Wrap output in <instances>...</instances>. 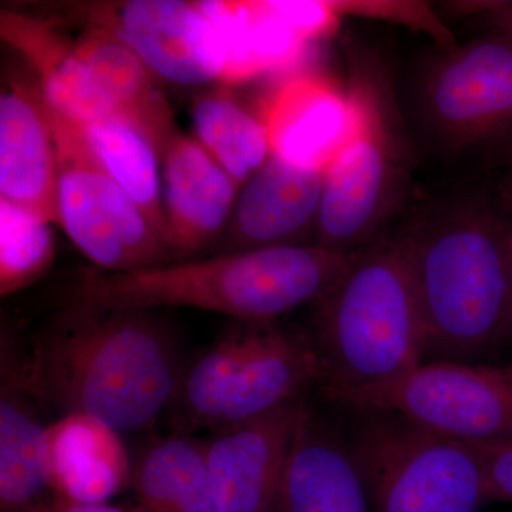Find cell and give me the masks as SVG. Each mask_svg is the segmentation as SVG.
Here are the masks:
<instances>
[{"label": "cell", "instance_id": "cell-8", "mask_svg": "<svg viewBox=\"0 0 512 512\" xmlns=\"http://www.w3.org/2000/svg\"><path fill=\"white\" fill-rule=\"evenodd\" d=\"M330 399L355 412L394 414L460 443L512 440V366L423 362L387 382Z\"/></svg>", "mask_w": 512, "mask_h": 512}, {"label": "cell", "instance_id": "cell-17", "mask_svg": "<svg viewBox=\"0 0 512 512\" xmlns=\"http://www.w3.org/2000/svg\"><path fill=\"white\" fill-rule=\"evenodd\" d=\"M46 458L52 494L80 503H107L133 478L119 431L89 414L47 424Z\"/></svg>", "mask_w": 512, "mask_h": 512}, {"label": "cell", "instance_id": "cell-31", "mask_svg": "<svg viewBox=\"0 0 512 512\" xmlns=\"http://www.w3.org/2000/svg\"><path fill=\"white\" fill-rule=\"evenodd\" d=\"M29 512H128L119 507H113L107 503L92 504L80 503V501L67 500V498L49 495L40 501Z\"/></svg>", "mask_w": 512, "mask_h": 512}, {"label": "cell", "instance_id": "cell-7", "mask_svg": "<svg viewBox=\"0 0 512 512\" xmlns=\"http://www.w3.org/2000/svg\"><path fill=\"white\" fill-rule=\"evenodd\" d=\"M43 103L55 137L60 227L67 237L99 271L130 272L171 264L170 252L104 167L82 127L53 109L45 96Z\"/></svg>", "mask_w": 512, "mask_h": 512}, {"label": "cell", "instance_id": "cell-14", "mask_svg": "<svg viewBox=\"0 0 512 512\" xmlns=\"http://www.w3.org/2000/svg\"><path fill=\"white\" fill-rule=\"evenodd\" d=\"M171 256L197 254L222 238L241 188L194 138L178 131L161 153Z\"/></svg>", "mask_w": 512, "mask_h": 512}, {"label": "cell", "instance_id": "cell-16", "mask_svg": "<svg viewBox=\"0 0 512 512\" xmlns=\"http://www.w3.org/2000/svg\"><path fill=\"white\" fill-rule=\"evenodd\" d=\"M261 120L271 154L325 173L355 123L348 92L322 77L296 74L265 100Z\"/></svg>", "mask_w": 512, "mask_h": 512}, {"label": "cell", "instance_id": "cell-2", "mask_svg": "<svg viewBox=\"0 0 512 512\" xmlns=\"http://www.w3.org/2000/svg\"><path fill=\"white\" fill-rule=\"evenodd\" d=\"M427 330V355H480L507 338L512 319V218L461 195L430 208L396 238Z\"/></svg>", "mask_w": 512, "mask_h": 512}, {"label": "cell", "instance_id": "cell-30", "mask_svg": "<svg viewBox=\"0 0 512 512\" xmlns=\"http://www.w3.org/2000/svg\"><path fill=\"white\" fill-rule=\"evenodd\" d=\"M473 448L484 481V503H512V440L466 443Z\"/></svg>", "mask_w": 512, "mask_h": 512}, {"label": "cell", "instance_id": "cell-18", "mask_svg": "<svg viewBox=\"0 0 512 512\" xmlns=\"http://www.w3.org/2000/svg\"><path fill=\"white\" fill-rule=\"evenodd\" d=\"M0 35L39 74L43 96L62 116L77 124L117 116L55 20L2 9Z\"/></svg>", "mask_w": 512, "mask_h": 512}, {"label": "cell", "instance_id": "cell-4", "mask_svg": "<svg viewBox=\"0 0 512 512\" xmlns=\"http://www.w3.org/2000/svg\"><path fill=\"white\" fill-rule=\"evenodd\" d=\"M323 393L375 386L427 356V330L409 264L397 239L369 247L319 299Z\"/></svg>", "mask_w": 512, "mask_h": 512}, {"label": "cell", "instance_id": "cell-29", "mask_svg": "<svg viewBox=\"0 0 512 512\" xmlns=\"http://www.w3.org/2000/svg\"><path fill=\"white\" fill-rule=\"evenodd\" d=\"M269 6L306 42L328 35L340 19L330 0H269Z\"/></svg>", "mask_w": 512, "mask_h": 512}, {"label": "cell", "instance_id": "cell-23", "mask_svg": "<svg viewBox=\"0 0 512 512\" xmlns=\"http://www.w3.org/2000/svg\"><path fill=\"white\" fill-rule=\"evenodd\" d=\"M133 484L143 512H220L204 441L187 434L151 443L133 468Z\"/></svg>", "mask_w": 512, "mask_h": 512}, {"label": "cell", "instance_id": "cell-27", "mask_svg": "<svg viewBox=\"0 0 512 512\" xmlns=\"http://www.w3.org/2000/svg\"><path fill=\"white\" fill-rule=\"evenodd\" d=\"M55 261L50 224L32 212L0 200V293L35 284Z\"/></svg>", "mask_w": 512, "mask_h": 512}, {"label": "cell", "instance_id": "cell-5", "mask_svg": "<svg viewBox=\"0 0 512 512\" xmlns=\"http://www.w3.org/2000/svg\"><path fill=\"white\" fill-rule=\"evenodd\" d=\"M355 123L323 173L316 245L352 255L370 247L402 198L409 144L382 64L359 55L348 90Z\"/></svg>", "mask_w": 512, "mask_h": 512}, {"label": "cell", "instance_id": "cell-20", "mask_svg": "<svg viewBox=\"0 0 512 512\" xmlns=\"http://www.w3.org/2000/svg\"><path fill=\"white\" fill-rule=\"evenodd\" d=\"M320 380L322 365L315 346L279 330L258 329L218 429L298 402Z\"/></svg>", "mask_w": 512, "mask_h": 512}, {"label": "cell", "instance_id": "cell-15", "mask_svg": "<svg viewBox=\"0 0 512 512\" xmlns=\"http://www.w3.org/2000/svg\"><path fill=\"white\" fill-rule=\"evenodd\" d=\"M272 512H373L348 437L305 404Z\"/></svg>", "mask_w": 512, "mask_h": 512}, {"label": "cell", "instance_id": "cell-3", "mask_svg": "<svg viewBox=\"0 0 512 512\" xmlns=\"http://www.w3.org/2000/svg\"><path fill=\"white\" fill-rule=\"evenodd\" d=\"M353 255L316 244L289 245L130 272L90 269L80 276L66 303L144 311L184 306L268 323L318 302Z\"/></svg>", "mask_w": 512, "mask_h": 512}, {"label": "cell", "instance_id": "cell-25", "mask_svg": "<svg viewBox=\"0 0 512 512\" xmlns=\"http://www.w3.org/2000/svg\"><path fill=\"white\" fill-rule=\"evenodd\" d=\"M256 335L258 329L239 330L185 366L171 404L177 433L218 429Z\"/></svg>", "mask_w": 512, "mask_h": 512}, {"label": "cell", "instance_id": "cell-9", "mask_svg": "<svg viewBox=\"0 0 512 512\" xmlns=\"http://www.w3.org/2000/svg\"><path fill=\"white\" fill-rule=\"evenodd\" d=\"M57 22L104 30L133 50L154 76L183 86L224 79L220 33L197 2L116 0L47 6ZM52 19V18H50Z\"/></svg>", "mask_w": 512, "mask_h": 512}, {"label": "cell", "instance_id": "cell-33", "mask_svg": "<svg viewBox=\"0 0 512 512\" xmlns=\"http://www.w3.org/2000/svg\"><path fill=\"white\" fill-rule=\"evenodd\" d=\"M507 339H510L512 342V319H511V323H510V329H508Z\"/></svg>", "mask_w": 512, "mask_h": 512}, {"label": "cell", "instance_id": "cell-19", "mask_svg": "<svg viewBox=\"0 0 512 512\" xmlns=\"http://www.w3.org/2000/svg\"><path fill=\"white\" fill-rule=\"evenodd\" d=\"M10 360L6 352L0 389V510L29 512L52 495L47 424L40 417L42 406L22 382L19 365Z\"/></svg>", "mask_w": 512, "mask_h": 512}, {"label": "cell", "instance_id": "cell-13", "mask_svg": "<svg viewBox=\"0 0 512 512\" xmlns=\"http://www.w3.org/2000/svg\"><path fill=\"white\" fill-rule=\"evenodd\" d=\"M0 200L60 225L56 143L39 84L10 82L0 97Z\"/></svg>", "mask_w": 512, "mask_h": 512}, {"label": "cell", "instance_id": "cell-21", "mask_svg": "<svg viewBox=\"0 0 512 512\" xmlns=\"http://www.w3.org/2000/svg\"><path fill=\"white\" fill-rule=\"evenodd\" d=\"M73 47L111 107L140 127L161 156L178 130L153 72L133 50L104 30L84 28L73 39Z\"/></svg>", "mask_w": 512, "mask_h": 512}, {"label": "cell", "instance_id": "cell-32", "mask_svg": "<svg viewBox=\"0 0 512 512\" xmlns=\"http://www.w3.org/2000/svg\"><path fill=\"white\" fill-rule=\"evenodd\" d=\"M474 10L487 16L497 35L512 39V2H476Z\"/></svg>", "mask_w": 512, "mask_h": 512}, {"label": "cell", "instance_id": "cell-28", "mask_svg": "<svg viewBox=\"0 0 512 512\" xmlns=\"http://www.w3.org/2000/svg\"><path fill=\"white\" fill-rule=\"evenodd\" d=\"M333 9L343 18L346 15L363 16L403 23L416 30H423L433 37L444 50L457 46L454 36L439 16L423 2H386V0H330Z\"/></svg>", "mask_w": 512, "mask_h": 512}, {"label": "cell", "instance_id": "cell-12", "mask_svg": "<svg viewBox=\"0 0 512 512\" xmlns=\"http://www.w3.org/2000/svg\"><path fill=\"white\" fill-rule=\"evenodd\" d=\"M323 171L271 157L239 194L221 238L220 254L309 245L316 234Z\"/></svg>", "mask_w": 512, "mask_h": 512}, {"label": "cell", "instance_id": "cell-1", "mask_svg": "<svg viewBox=\"0 0 512 512\" xmlns=\"http://www.w3.org/2000/svg\"><path fill=\"white\" fill-rule=\"evenodd\" d=\"M184 369L154 311L80 303H66L19 363L43 409L89 414L119 433L147 429L171 407Z\"/></svg>", "mask_w": 512, "mask_h": 512}, {"label": "cell", "instance_id": "cell-22", "mask_svg": "<svg viewBox=\"0 0 512 512\" xmlns=\"http://www.w3.org/2000/svg\"><path fill=\"white\" fill-rule=\"evenodd\" d=\"M220 33L225 50L222 82H247L259 74L292 66L306 40L266 2H197Z\"/></svg>", "mask_w": 512, "mask_h": 512}, {"label": "cell", "instance_id": "cell-10", "mask_svg": "<svg viewBox=\"0 0 512 512\" xmlns=\"http://www.w3.org/2000/svg\"><path fill=\"white\" fill-rule=\"evenodd\" d=\"M420 109L450 151L512 133V39L493 33L444 50L424 74Z\"/></svg>", "mask_w": 512, "mask_h": 512}, {"label": "cell", "instance_id": "cell-24", "mask_svg": "<svg viewBox=\"0 0 512 512\" xmlns=\"http://www.w3.org/2000/svg\"><path fill=\"white\" fill-rule=\"evenodd\" d=\"M79 126L104 167L137 205L168 251L167 218L158 171L161 156L153 141L133 121L119 114Z\"/></svg>", "mask_w": 512, "mask_h": 512}, {"label": "cell", "instance_id": "cell-6", "mask_svg": "<svg viewBox=\"0 0 512 512\" xmlns=\"http://www.w3.org/2000/svg\"><path fill=\"white\" fill-rule=\"evenodd\" d=\"M348 443L373 512H477L484 481L473 448L394 414L356 412Z\"/></svg>", "mask_w": 512, "mask_h": 512}, {"label": "cell", "instance_id": "cell-11", "mask_svg": "<svg viewBox=\"0 0 512 512\" xmlns=\"http://www.w3.org/2000/svg\"><path fill=\"white\" fill-rule=\"evenodd\" d=\"M303 403L212 431L204 441L212 493L220 512H272Z\"/></svg>", "mask_w": 512, "mask_h": 512}, {"label": "cell", "instance_id": "cell-26", "mask_svg": "<svg viewBox=\"0 0 512 512\" xmlns=\"http://www.w3.org/2000/svg\"><path fill=\"white\" fill-rule=\"evenodd\" d=\"M195 134L229 177L244 188L271 157L268 131L225 90L204 94L192 106Z\"/></svg>", "mask_w": 512, "mask_h": 512}]
</instances>
